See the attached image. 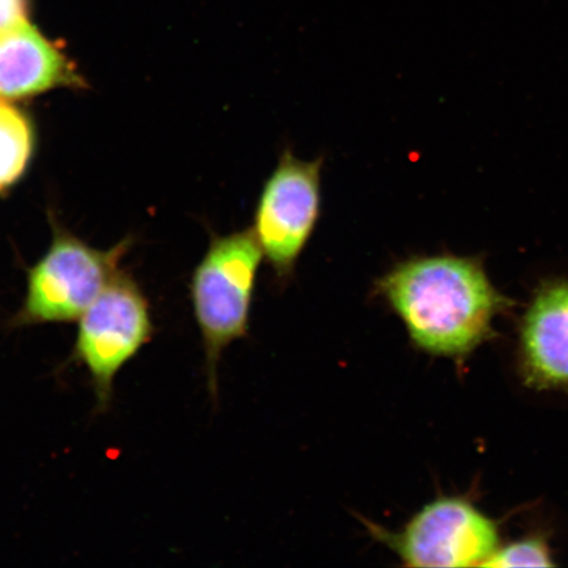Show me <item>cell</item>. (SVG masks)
Instances as JSON below:
<instances>
[{
    "label": "cell",
    "mask_w": 568,
    "mask_h": 568,
    "mask_svg": "<svg viewBox=\"0 0 568 568\" xmlns=\"http://www.w3.org/2000/svg\"><path fill=\"white\" fill-rule=\"evenodd\" d=\"M417 349L462 357L494 336L495 316L510 305L475 258L454 255L400 262L374 283Z\"/></svg>",
    "instance_id": "1"
},
{
    "label": "cell",
    "mask_w": 568,
    "mask_h": 568,
    "mask_svg": "<svg viewBox=\"0 0 568 568\" xmlns=\"http://www.w3.org/2000/svg\"><path fill=\"white\" fill-rule=\"evenodd\" d=\"M262 258L264 253L252 230L226 236L212 233L207 252L191 278V302L202 335L213 399L217 394L220 358L226 347L247 336Z\"/></svg>",
    "instance_id": "2"
},
{
    "label": "cell",
    "mask_w": 568,
    "mask_h": 568,
    "mask_svg": "<svg viewBox=\"0 0 568 568\" xmlns=\"http://www.w3.org/2000/svg\"><path fill=\"white\" fill-rule=\"evenodd\" d=\"M323 166L286 149L261 191L251 230L281 282L293 278L322 215Z\"/></svg>",
    "instance_id": "3"
},
{
    "label": "cell",
    "mask_w": 568,
    "mask_h": 568,
    "mask_svg": "<svg viewBox=\"0 0 568 568\" xmlns=\"http://www.w3.org/2000/svg\"><path fill=\"white\" fill-rule=\"evenodd\" d=\"M361 520L407 567L481 566L499 548L496 524L460 497L429 503L400 531Z\"/></svg>",
    "instance_id": "4"
},
{
    "label": "cell",
    "mask_w": 568,
    "mask_h": 568,
    "mask_svg": "<svg viewBox=\"0 0 568 568\" xmlns=\"http://www.w3.org/2000/svg\"><path fill=\"white\" fill-rule=\"evenodd\" d=\"M153 335L151 311L138 284L115 275L80 317L75 358L90 373L98 403L111 400L113 381Z\"/></svg>",
    "instance_id": "5"
},
{
    "label": "cell",
    "mask_w": 568,
    "mask_h": 568,
    "mask_svg": "<svg viewBox=\"0 0 568 568\" xmlns=\"http://www.w3.org/2000/svg\"><path fill=\"white\" fill-rule=\"evenodd\" d=\"M115 254H103L73 239L57 240L28 281L18 325L80 320L115 276Z\"/></svg>",
    "instance_id": "6"
},
{
    "label": "cell",
    "mask_w": 568,
    "mask_h": 568,
    "mask_svg": "<svg viewBox=\"0 0 568 568\" xmlns=\"http://www.w3.org/2000/svg\"><path fill=\"white\" fill-rule=\"evenodd\" d=\"M520 343L529 385L568 389V280L538 288L524 317Z\"/></svg>",
    "instance_id": "7"
},
{
    "label": "cell",
    "mask_w": 568,
    "mask_h": 568,
    "mask_svg": "<svg viewBox=\"0 0 568 568\" xmlns=\"http://www.w3.org/2000/svg\"><path fill=\"white\" fill-rule=\"evenodd\" d=\"M69 75L62 54L27 20L0 31V97L39 94Z\"/></svg>",
    "instance_id": "8"
},
{
    "label": "cell",
    "mask_w": 568,
    "mask_h": 568,
    "mask_svg": "<svg viewBox=\"0 0 568 568\" xmlns=\"http://www.w3.org/2000/svg\"><path fill=\"white\" fill-rule=\"evenodd\" d=\"M30 125L20 112L0 103V190L9 187L23 174L30 160Z\"/></svg>",
    "instance_id": "9"
},
{
    "label": "cell",
    "mask_w": 568,
    "mask_h": 568,
    "mask_svg": "<svg viewBox=\"0 0 568 568\" xmlns=\"http://www.w3.org/2000/svg\"><path fill=\"white\" fill-rule=\"evenodd\" d=\"M548 545L544 539L531 537L497 548L481 567H552Z\"/></svg>",
    "instance_id": "10"
},
{
    "label": "cell",
    "mask_w": 568,
    "mask_h": 568,
    "mask_svg": "<svg viewBox=\"0 0 568 568\" xmlns=\"http://www.w3.org/2000/svg\"><path fill=\"white\" fill-rule=\"evenodd\" d=\"M27 0H0V31L26 20Z\"/></svg>",
    "instance_id": "11"
}]
</instances>
